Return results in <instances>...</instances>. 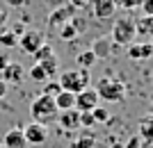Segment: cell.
<instances>
[{"label":"cell","mask_w":153,"mask_h":148,"mask_svg":"<svg viewBox=\"0 0 153 148\" xmlns=\"http://www.w3.org/2000/svg\"><path fill=\"white\" fill-rule=\"evenodd\" d=\"M94 91H96V96H98V100H105V103H123L126 96H128V84L117 75H105V77L98 80Z\"/></svg>","instance_id":"1"},{"label":"cell","mask_w":153,"mask_h":148,"mask_svg":"<svg viewBox=\"0 0 153 148\" xmlns=\"http://www.w3.org/2000/svg\"><path fill=\"white\" fill-rule=\"evenodd\" d=\"M30 116H32V123H39V125H44V128H48L51 123L57 121V107H55V100H53L51 96H37L34 100H32L30 105Z\"/></svg>","instance_id":"2"},{"label":"cell","mask_w":153,"mask_h":148,"mask_svg":"<svg viewBox=\"0 0 153 148\" xmlns=\"http://www.w3.org/2000/svg\"><path fill=\"white\" fill-rule=\"evenodd\" d=\"M91 75L89 71H82V68H66V71L59 73L57 84L62 87V91H69V94H80L89 87Z\"/></svg>","instance_id":"3"},{"label":"cell","mask_w":153,"mask_h":148,"mask_svg":"<svg viewBox=\"0 0 153 148\" xmlns=\"http://www.w3.org/2000/svg\"><path fill=\"white\" fill-rule=\"evenodd\" d=\"M135 18H130V16H123V18H117L114 25H112V32H110V41H112V46H123V48H128L130 43H135Z\"/></svg>","instance_id":"4"},{"label":"cell","mask_w":153,"mask_h":148,"mask_svg":"<svg viewBox=\"0 0 153 148\" xmlns=\"http://www.w3.org/2000/svg\"><path fill=\"white\" fill-rule=\"evenodd\" d=\"M85 7V2H62L51 12L48 16V25L51 27H62L64 23H69L76 14H80V9Z\"/></svg>","instance_id":"5"},{"label":"cell","mask_w":153,"mask_h":148,"mask_svg":"<svg viewBox=\"0 0 153 148\" xmlns=\"http://www.w3.org/2000/svg\"><path fill=\"white\" fill-rule=\"evenodd\" d=\"M23 52H30V55H34V52L41 48V46H46V37L41 30H25V32L19 37V43H16Z\"/></svg>","instance_id":"6"},{"label":"cell","mask_w":153,"mask_h":148,"mask_svg":"<svg viewBox=\"0 0 153 148\" xmlns=\"http://www.w3.org/2000/svg\"><path fill=\"white\" fill-rule=\"evenodd\" d=\"M98 107V96H96V91L91 87H87L85 91L76 94V112L80 114H89Z\"/></svg>","instance_id":"7"},{"label":"cell","mask_w":153,"mask_h":148,"mask_svg":"<svg viewBox=\"0 0 153 148\" xmlns=\"http://www.w3.org/2000/svg\"><path fill=\"white\" fill-rule=\"evenodd\" d=\"M23 130V137H25V144L27 146H41V144L48 139V128L39 125V123H27Z\"/></svg>","instance_id":"8"},{"label":"cell","mask_w":153,"mask_h":148,"mask_svg":"<svg viewBox=\"0 0 153 148\" xmlns=\"http://www.w3.org/2000/svg\"><path fill=\"white\" fill-rule=\"evenodd\" d=\"M0 73H2V77H0V80H2L7 87H12V84L16 87V84H21L23 80H25V68H23L19 62H9V64H7Z\"/></svg>","instance_id":"9"},{"label":"cell","mask_w":153,"mask_h":148,"mask_svg":"<svg viewBox=\"0 0 153 148\" xmlns=\"http://www.w3.org/2000/svg\"><path fill=\"white\" fill-rule=\"evenodd\" d=\"M126 52H128V59L142 62V59H149L153 55V46L149 43V41H144V43H130L126 48Z\"/></svg>","instance_id":"10"},{"label":"cell","mask_w":153,"mask_h":148,"mask_svg":"<svg viewBox=\"0 0 153 148\" xmlns=\"http://www.w3.org/2000/svg\"><path fill=\"white\" fill-rule=\"evenodd\" d=\"M0 144H2V148H27L25 137H23V130H21V128H12V130H7Z\"/></svg>","instance_id":"11"},{"label":"cell","mask_w":153,"mask_h":148,"mask_svg":"<svg viewBox=\"0 0 153 148\" xmlns=\"http://www.w3.org/2000/svg\"><path fill=\"white\" fill-rule=\"evenodd\" d=\"M57 121H59V128H62V130H66V132H73V130L80 128V112H76V110L59 112Z\"/></svg>","instance_id":"12"},{"label":"cell","mask_w":153,"mask_h":148,"mask_svg":"<svg viewBox=\"0 0 153 148\" xmlns=\"http://www.w3.org/2000/svg\"><path fill=\"white\" fill-rule=\"evenodd\" d=\"M91 9H94L96 18H112L117 12V2L114 0H96L91 5Z\"/></svg>","instance_id":"13"},{"label":"cell","mask_w":153,"mask_h":148,"mask_svg":"<svg viewBox=\"0 0 153 148\" xmlns=\"http://www.w3.org/2000/svg\"><path fill=\"white\" fill-rule=\"evenodd\" d=\"M53 100H55V107H57V112L76 110V94H69V91H59V94L53 98Z\"/></svg>","instance_id":"14"},{"label":"cell","mask_w":153,"mask_h":148,"mask_svg":"<svg viewBox=\"0 0 153 148\" xmlns=\"http://www.w3.org/2000/svg\"><path fill=\"white\" fill-rule=\"evenodd\" d=\"M91 52H94V57H110L112 55V50H114V46H112V41H110V37H101L98 41H94V46L89 48Z\"/></svg>","instance_id":"15"},{"label":"cell","mask_w":153,"mask_h":148,"mask_svg":"<svg viewBox=\"0 0 153 148\" xmlns=\"http://www.w3.org/2000/svg\"><path fill=\"white\" fill-rule=\"evenodd\" d=\"M137 132H135V135L140 137V139H144V141H151L153 144V121H151V116H142L140 119V123H137Z\"/></svg>","instance_id":"16"},{"label":"cell","mask_w":153,"mask_h":148,"mask_svg":"<svg viewBox=\"0 0 153 148\" xmlns=\"http://www.w3.org/2000/svg\"><path fill=\"white\" fill-rule=\"evenodd\" d=\"M135 34H140V37H151L153 34V18H149V16L135 18Z\"/></svg>","instance_id":"17"},{"label":"cell","mask_w":153,"mask_h":148,"mask_svg":"<svg viewBox=\"0 0 153 148\" xmlns=\"http://www.w3.org/2000/svg\"><path fill=\"white\" fill-rule=\"evenodd\" d=\"M76 62H78V68H82V71H89L91 66L96 64V57L91 50H82L76 55Z\"/></svg>","instance_id":"18"},{"label":"cell","mask_w":153,"mask_h":148,"mask_svg":"<svg viewBox=\"0 0 153 148\" xmlns=\"http://www.w3.org/2000/svg\"><path fill=\"white\" fill-rule=\"evenodd\" d=\"M71 148H96V137L91 132H82L76 141L71 144Z\"/></svg>","instance_id":"19"},{"label":"cell","mask_w":153,"mask_h":148,"mask_svg":"<svg viewBox=\"0 0 153 148\" xmlns=\"http://www.w3.org/2000/svg\"><path fill=\"white\" fill-rule=\"evenodd\" d=\"M39 66L44 68V73L48 77H53V75H57L59 73V62H57V57H51V59H46V62H39Z\"/></svg>","instance_id":"20"},{"label":"cell","mask_w":153,"mask_h":148,"mask_svg":"<svg viewBox=\"0 0 153 148\" xmlns=\"http://www.w3.org/2000/svg\"><path fill=\"white\" fill-rule=\"evenodd\" d=\"M16 43H19V37L12 30H5L0 34V48H16Z\"/></svg>","instance_id":"21"},{"label":"cell","mask_w":153,"mask_h":148,"mask_svg":"<svg viewBox=\"0 0 153 148\" xmlns=\"http://www.w3.org/2000/svg\"><path fill=\"white\" fill-rule=\"evenodd\" d=\"M69 23H71V27L76 30L78 37H80L82 32H87V18H85V16H80V14H76V16H73Z\"/></svg>","instance_id":"22"},{"label":"cell","mask_w":153,"mask_h":148,"mask_svg":"<svg viewBox=\"0 0 153 148\" xmlns=\"http://www.w3.org/2000/svg\"><path fill=\"white\" fill-rule=\"evenodd\" d=\"M32 57L37 59V64H39V62H46V59H51V57H55V50H53L51 46L46 43V46H41V48H39V50L34 52V55H32Z\"/></svg>","instance_id":"23"},{"label":"cell","mask_w":153,"mask_h":148,"mask_svg":"<svg viewBox=\"0 0 153 148\" xmlns=\"http://www.w3.org/2000/svg\"><path fill=\"white\" fill-rule=\"evenodd\" d=\"M27 77H30L32 82H46V80H48V75L44 73V68H41L39 64H34L30 71H27Z\"/></svg>","instance_id":"24"},{"label":"cell","mask_w":153,"mask_h":148,"mask_svg":"<svg viewBox=\"0 0 153 148\" xmlns=\"http://www.w3.org/2000/svg\"><path fill=\"white\" fill-rule=\"evenodd\" d=\"M123 148H153V144H151V141H144V139H140L137 135H133L126 144H123Z\"/></svg>","instance_id":"25"},{"label":"cell","mask_w":153,"mask_h":148,"mask_svg":"<svg viewBox=\"0 0 153 148\" xmlns=\"http://www.w3.org/2000/svg\"><path fill=\"white\" fill-rule=\"evenodd\" d=\"M62 91V87L57 84V80H51V82H46L44 84V96H51V98H55Z\"/></svg>","instance_id":"26"},{"label":"cell","mask_w":153,"mask_h":148,"mask_svg":"<svg viewBox=\"0 0 153 148\" xmlns=\"http://www.w3.org/2000/svg\"><path fill=\"white\" fill-rule=\"evenodd\" d=\"M78 34H76V30L71 27V23H64L62 27H59V39H64V41H73Z\"/></svg>","instance_id":"27"},{"label":"cell","mask_w":153,"mask_h":148,"mask_svg":"<svg viewBox=\"0 0 153 148\" xmlns=\"http://www.w3.org/2000/svg\"><path fill=\"white\" fill-rule=\"evenodd\" d=\"M91 116H94V121H96V123H103V121H108V119H110L108 110H105V107H101V105H98V107L91 112Z\"/></svg>","instance_id":"28"},{"label":"cell","mask_w":153,"mask_h":148,"mask_svg":"<svg viewBox=\"0 0 153 148\" xmlns=\"http://www.w3.org/2000/svg\"><path fill=\"white\" fill-rule=\"evenodd\" d=\"M142 2L140 0H123V2H117V7H121V9H126V12H130V9H137Z\"/></svg>","instance_id":"29"},{"label":"cell","mask_w":153,"mask_h":148,"mask_svg":"<svg viewBox=\"0 0 153 148\" xmlns=\"http://www.w3.org/2000/svg\"><path fill=\"white\" fill-rule=\"evenodd\" d=\"M91 125H96L91 112H89V114H80V128H91Z\"/></svg>","instance_id":"30"},{"label":"cell","mask_w":153,"mask_h":148,"mask_svg":"<svg viewBox=\"0 0 153 148\" xmlns=\"http://www.w3.org/2000/svg\"><path fill=\"white\" fill-rule=\"evenodd\" d=\"M7 23H9V14H7V9H0V34L7 30Z\"/></svg>","instance_id":"31"},{"label":"cell","mask_w":153,"mask_h":148,"mask_svg":"<svg viewBox=\"0 0 153 148\" xmlns=\"http://www.w3.org/2000/svg\"><path fill=\"white\" fill-rule=\"evenodd\" d=\"M140 9L144 12V16H149V18H153V2L151 0H146V2H142Z\"/></svg>","instance_id":"32"},{"label":"cell","mask_w":153,"mask_h":148,"mask_svg":"<svg viewBox=\"0 0 153 148\" xmlns=\"http://www.w3.org/2000/svg\"><path fill=\"white\" fill-rule=\"evenodd\" d=\"M7 91H9V87H7V84L2 82V80H0V100H2V98L7 96Z\"/></svg>","instance_id":"33"},{"label":"cell","mask_w":153,"mask_h":148,"mask_svg":"<svg viewBox=\"0 0 153 148\" xmlns=\"http://www.w3.org/2000/svg\"><path fill=\"white\" fill-rule=\"evenodd\" d=\"M7 64H9V57H7V55H0V71H2Z\"/></svg>","instance_id":"34"},{"label":"cell","mask_w":153,"mask_h":148,"mask_svg":"<svg viewBox=\"0 0 153 148\" xmlns=\"http://www.w3.org/2000/svg\"><path fill=\"white\" fill-rule=\"evenodd\" d=\"M7 5H9V7H23L25 2H23V0H9Z\"/></svg>","instance_id":"35"},{"label":"cell","mask_w":153,"mask_h":148,"mask_svg":"<svg viewBox=\"0 0 153 148\" xmlns=\"http://www.w3.org/2000/svg\"><path fill=\"white\" fill-rule=\"evenodd\" d=\"M0 148H2V144H0Z\"/></svg>","instance_id":"36"}]
</instances>
